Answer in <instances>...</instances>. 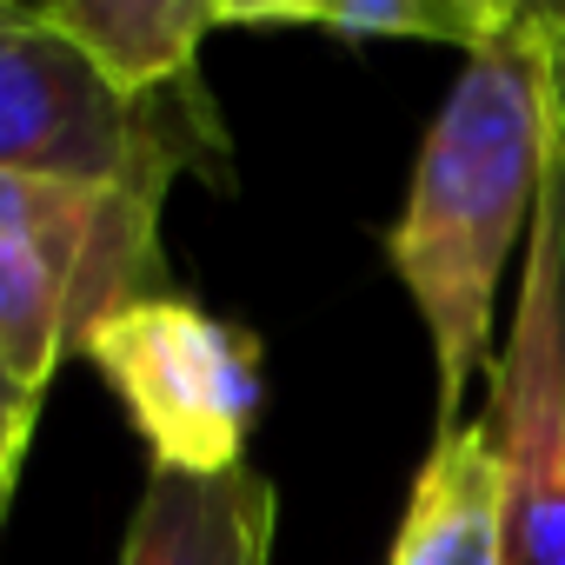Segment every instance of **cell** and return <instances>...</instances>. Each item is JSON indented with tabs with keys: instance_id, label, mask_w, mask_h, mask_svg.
Instances as JSON below:
<instances>
[{
	"instance_id": "cell-2",
	"label": "cell",
	"mask_w": 565,
	"mask_h": 565,
	"mask_svg": "<svg viewBox=\"0 0 565 565\" xmlns=\"http://www.w3.org/2000/svg\"><path fill=\"white\" fill-rule=\"evenodd\" d=\"M160 206L140 186L0 173V360L28 393L100 320L167 294Z\"/></svg>"
},
{
	"instance_id": "cell-6",
	"label": "cell",
	"mask_w": 565,
	"mask_h": 565,
	"mask_svg": "<svg viewBox=\"0 0 565 565\" xmlns=\"http://www.w3.org/2000/svg\"><path fill=\"white\" fill-rule=\"evenodd\" d=\"M273 479L246 459L226 472H160L147 479L120 565H273Z\"/></svg>"
},
{
	"instance_id": "cell-8",
	"label": "cell",
	"mask_w": 565,
	"mask_h": 565,
	"mask_svg": "<svg viewBox=\"0 0 565 565\" xmlns=\"http://www.w3.org/2000/svg\"><path fill=\"white\" fill-rule=\"evenodd\" d=\"M386 565H512L505 558V486L486 419H459L433 439L393 558Z\"/></svg>"
},
{
	"instance_id": "cell-11",
	"label": "cell",
	"mask_w": 565,
	"mask_h": 565,
	"mask_svg": "<svg viewBox=\"0 0 565 565\" xmlns=\"http://www.w3.org/2000/svg\"><path fill=\"white\" fill-rule=\"evenodd\" d=\"M34 419H41V406L0 413V512H8V499H14V472H21V452L34 439Z\"/></svg>"
},
{
	"instance_id": "cell-4",
	"label": "cell",
	"mask_w": 565,
	"mask_h": 565,
	"mask_svg": "<svg viewBox=\"0 0 565 565\" xmlns=\"http://www.w3.org/2000/svg\"><path fill=\"white\" fill-rule=\"evenodd\" d=\"M160 472H226L259 419V340L186 294L120 307L81 340Z\"/></svg>"
},
{
	"instance_id": "cell-10",
	"label": "cell",
	"mask_w": 565,
	"mask_h": 565,
	"mask_svg": "<svg viewBox=\"0 0 565 565\" xmlns=\"http://www.w3.org/2000/svg\"><path fill=\"white\" fill-rule=\"evenodd\" d=\"M532 253L552 287V333H558V373H565V114L545 94V180L532 206Z\"/></svg>"
},
{
	"instance_id": "cell-12",
	"label": "cell",
	"mask_w": 565,
	"mask_h": 565,
	"mask_svg": "<svg viewBox=\"0 0 565 565\" xmlns=\"http://www.w3.org/2000/svg\"><path fill=\"white\" fill-rule=\"evenodd\" d=\"M47 393H28L14 373H8V360H0V413H14V406H41Z\"/></svg>"
},
{
	"instance_id": "cell-5",
	"label": "cell",
	"mask_w": 565,
	"mask_h": 565,
	"mask_svg": "<svg viewBox=\"0 0 565 565\" xmlns=\"http://www.w3.org/2000/svg\"><path fill=\"white\" fill-rule=\"evenodd\" d=\"M486 433L505 486V558L565 565V373H558L552 287L539 253H525V273H519V313L492 366Z\"/></svg>"
},
{
	"instance_id": "cell-9",
	"label": "cell",
	"mask_w": 565,
	"mask_h": 565,
	"mask_svg": "<svg viewBox=\"0 0 565 565\" xmlns=\"http://www.w3.org/2000/svg\"><path fill=\"white\" fill-rule=\"evenodd\" d=\"M519 8L505 0H313V8H226V28H320L340 41H446L479 54L505 41Z\"/></svg>"
},
{
	"instance_id": "cell-7",
	"label": "cell",
	"mask_w": 565,
	"mask_h": 565,
	"mask_svg": "<svg viewBox=\"0 0 565 565\" xmlns=\"http://www.w3.org/2000/svg\"><path fill=\"white\" fill-rule=\"evenodd\" d=\"M107 87L153 100L200 81V41L226 28L220 0H41L34 8Z\"/></svg>"
},
{
	"instance_id": "cell-1",
	"label": "cell",
	"mask_w": 565,
	"mask_h": 565,
	"mask_svg": "<svg viewBox=\"0 0 565 565\" xmlns=\"http://www.w3.org/2000/svg\"><path fill=\"white\" fill-rule=\"evenodd\" d=\"M539 180H545V61L519 8L505 41L466 54L439 120L419 140L406 206L386 233V259L433 333L439 433L459 426V399L486 360L499 273L532 226Z\"/></svg>"
},
{
	"instance_id": "cell-3",
	"label": "cell",
	"mask_w": 565,
	"mask_h": 565,
	"mask_svg": "<svg viewBox=\"0 0 565 565\" xmlns=\"http://www.w3.org/2000/svg\"><path fill=\"white\" fill-rule=\"evenodd\" d=\"M226 153L206 87L134 100L107 87L34 8H0V173L160 193Z\"/></svg>"
}]
</instances>
